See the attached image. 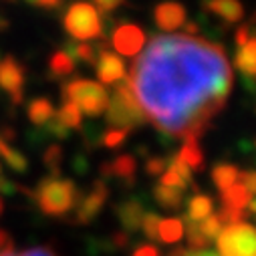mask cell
Returning a JSON list of instances; mask_svg holds the SVG:
<instances>
[{"label": "cell", "mask_w": 256, "mask_h": 256, "mask_svg": "<svg viewBox=\"0 0 256 256\" xmlns=\"http://www.w3.org/2000/svg\"><path fill=\"white\" fill-rule=\"evenodd\" d=\"M130 85L144 117L160 132L198 140L232 89L220 44L190 34H160L136 56Z\"/></svg>", "instance_id": "6da1fadb"}, {"label": "cell", "mask_w": 256, "mask_h": 256, "mask_svg": "<svg viewBox=\"0 0 256 256\" xmlns=\"http://www.w3.org/2000/svg\"><path fill=\"white\" fill-rule=\"evenodd\" d=\"M32 200L40 208L42 214L60 218L79 204V190L71 180H62L56 176H48L38 182L34 192H30Z\"/></svg>", "instance_id": "7a4b0ae2"}, {"label": "cell", "mask_w": 256, "mask_h": 256, "mask_svg": "<svg viewBox=\"0 0 256 256\" xmlns=\"http://www.w3.org/2000/svg\"><path fill=\"white\" fill-rule=\"evenodd\" d=\"M107 121L109 125H113V130H125V132L134 130V127L146 121L144 111L140 109L134 89L127 79L115 83L113 95L107 101Z\"/></svg>", "instance_id": "3957f363"}, {"label": "cell", "mask_w": 256, "mask_h": 256, "mask_svg": "<svg viewBox=\"0 0 256 256\" xmlns=\"http://www.w3.org/2000/svg\"><path fill=\"white\" fill-rule=\"evenodd\" d=\"M62 97L65 103H73L79 111H85L89 117H97L107 109L109 95L103 85L89 79H75L62 85Z\"/></svg>", "instance_id": "277c9868"}, {"label": "cell", "mask_w": 256, "mask_h": 256, "mask_svg": "<svg viewBox=\"0 0 256 256\" xmlns=\"http://www.w3.org/2000/svg\"><path fill=\"white\" fill-rule=\"evenodd\" d=\"M62 24H65V30L77 40L99 38L103 32L101 16L89 2H73L65 12Z\"/></svg>", "instance_id": "5b68a950"}, {"label": "cell", "mask_w": 256, "mask_h": 256, "mask_svg": "<svg viewBox=\"0 0 256 256\" xmlns=\"http://www.w3.org/2000/svg\"><path fill=\"white\" fill-rule=\"evenodd\" d=\"M216 244L218 256H256V228L248 222L224 226Z\"/></svg>", "instance_id": "8992f818"}, {"label": "cell", "mask_w": 256, "mask_h": 256, "mask_svg": "<svg viewBox=\"0 0 256 256\" xmlns=\"http://www.w3.org/2000/svg\"><path fill=\"white\" fill-rule=\"evenodd\" d=\"M22 85H24V69L20 67V62L8 54L0 60V89H4L10 95L12 103L22 101Z\"/></svg>", "instance_id": "52a82bcc"}, {"label": "cell", "mask_w": 256, "mask_h": 256, "mask_svg": "<svg viewBox=\"0 0 256 256\" xmlns=\"http://www.w3.org/2000/svg\"><path fill=\"white\" fill-rule=\"evenodd\" d=\"M107 196H109L107 186H105L101 180L95 182L89 194H87L83 200H79L77 214H75V222H79V224H89V222L101 212V208L105 206Z\"/></svg>", "instance_id": "ba28073f"}, {"label": "cell", "mask_w": 256, "mask_h": 256, "mask_svg": "<svg viewBox=\"0 0 256 256\" xmlns=\"http://www.w3.org/2000/svg\"><path fill=\"white\" fill-rule=\"evenodd\" d=\"M111 42L117 52H121L125 56H136L146 42V34L136 24H121L113 30Z\"/></svg>", "instance_id": "9c48e42d"}, {"label": "cell", "mask_w": 256, "mask_h": 256, "mask_svg": "<svg viewBox=\"0 0 256 256\" xmlns=\"http://www.w3.org/2000/svg\"><path fill=\"white\" fill-rule=\"evenodd\" d=\"M97 75L101 79V83H107V85H115V81H123L125 79V65L123 60L111 52V50H105L99 48V56H97Z\"/></svg>", "instance_id": "30bf717a"}, {"label": "cell", "mask_w": 256, "mask_h": 256, "mask_svg": "<svg viewBox=\"0 0 256 256\" xmlns=\"http://www.w3.org/2000/svg\"><path fill=\"white\" fill-rule=\"evenodd\" d=\"M154 16H156V24L166 32L178 30L182 24H186V8L180 2H164L156 6Z\"/></svg>", "instance_id": "8fae6325"}, {"label": "cell", "mask_w": 256, "mask_h": 256, "mask_svg": "<svg viewBox=\"0 0 256 256\" xmlns=\"http://www.w3.org/2000/svg\"><path fill=\"white\" fill-rule=\"evenodd\" d=\"M101 174L103 176H111V178H117L121 182H127V184H134L136 180V160L132 156H119L115 158L113 162L105 164L101 168Z\"/></svg>", "instance_id": "7c38bea8"}, {"label": "cell", "mask_w": 256, "mask_h": 256, "mask_svg": "<svg viewBox=\"0 0 256 256\" xmlns=\"http://www.w3.org/2000/svg\"><path fill=\"white\" fill-rule=\"evenodd\" d=\"M117 216H119L121 226L127 232H136L142 228V220L146 214H144V208L138 200H127L117 208Z\"/></svg>", "instance_id": "4fadbf2b"}, {"label": "cell", "mask_w": 256, "mask_h": 256, "mask_svg": "<svg viewBox=\"0 0 256 256\" xmlns=\"http://www.w3.org/2000/svg\"><path fill=\"white\" fill-rule=\"evenodd\" d=\"M206 8L228 22H240L244 18V8L238 0H206Z\"/></svg>", "instance_id": "5bb4252c"}, {"label": "cell", "mask_w": 256, "mask_h": 256, "mask_svg": "<svg viewBox=\"0 0 256 256\" xmlns=\"http://www.w3.org/2000/svg\"><path fill=\"white\" fill-rule=\"evenodd\" d=\"M220 200H222V208H226V210H236V212H244V208L248 206V202H250L252 198H250V194L246 192L244 186L234 184V186H230L228 190L222 192Z\"/></svg>", "instance_id": "9a60e30c"}, {"label": "cell", "mask_w": 256, "mask_h": 256, "mask_svg": "<svg viewBox=\"0 0 256 256\" xmlns=\"http://www.w3.org/2000/svg\"><path fill=\"white\" fill-rule=\"evenodd\" d=\"M236 67L246 79L256 77V38H250L244 46H240L236 54Z\"/></svg>", "instance_id": "2e32d148"}, {"label": "cell", "mask_w": 256, "mask_h": 256, "mask_svg": "<svg viewBox=\"0 0 256 256\" xmlns=\"http://www.w3.org/2000/svg\"><path fill=\"white\" fill-rule=\"evenodd\" d=\"M180 162L186 164L190 170H202V164H204V156L200 152V146H198V140L190 138L184 142V148L180 150L178 154Z\"/></svg>", "instance_id": "e0dca14e"}, {"label": "cell", "mask_w": 256, "mask_h": 256, "mask_svg": "<svg viewBox=\"0 0 256 256\" xmlns=\"http://www.w3.org/2000/svg\"><path fill=\"white\" fill-rule=\"evenodd\" d=\"M52 117H54V109H52V103L48 99L38 97V99L30 101V105H28V119L34 125H44Z\"/></svg>", "instance_id": "ac0fdd59"}, {"label": "cell", "mask_w": 256, "mask_h": 256, "mask_svg": "<svg viewBox=\"0 0 256 256\" xmlns=\"http://www.w3.org/2000/svg\"><path fill=\"white\" fill-rule=\"evenodd\" d=\"M154 198L156 202L166 208V210H178L182 206V200H184V194L182 190H176V188H168V186H158L154 190Z\"/></svg>", "instance_id": "d6986e66"}, {"label": "cell", "mask_w": 256, "mask_h": 256, "mask_svg": "<svg viewBox=\"0 0 256 256\" xmlns=\"http://www.w3.org/2000/svg\"><path fill=\"white\" fill-rule=\"evenodd\" d=\"M184 236V222L178 218H166L160 220L158 226V238L166 244H176Z\"/></svg>", "instance_id": "ffe728a7"}, {"label": "cell", "mask_w": 256, "mask_h": 256, "mask_svg": "<svg viewBox=\"0 0 256 256\" xmlns=\"http://www.w3.org/2000/svg\"><path fill=\"white\" fill-rule=\"evenodd\" d=\"M212 210H214V204L208 196H194L190 202V206H188L186 218L192 220V222H202L208 216H212Z\"/></svg>", "instance_id": "44dd1931"}, {"label": "cell", "mask_w": 256, "mask_h": 256, "mask_svg": "<svg viewBox=\"0 0 256 256\" xmlns=\"http://www.w3.org/2000/svg\"><path fill=\"white\" fill-rule=\"evenodd\" d=\"M48 69H50V75L52 77H67L75 71V60L65 52V50H56L52 56H50V62H48Z\"/></svg>", "instance_id": "7402d4cb"}, {"label": "cell", "mask_w": 256, "mask_h": 256, "mask_svg": "<svg viewBox=\"0 0 256 256\" xmlns=\"http://www.w3.org/2000/svg\"><path fill=\"white\" fill-rule=\"evenodd\" d=\"M212 180H214L216 188L220 192H224V190H228L230 186L236 184V180H238V168H234L230 164H220V166H216L212 170Z\"/></svg>", "instance_id": "603a6c76"}, {"label": "cell", "mask_w": 256, "mask_h": 256, "mask_svg": "<svg viewBox=\"0 0 256 256\" xmlns=\"http://www.w3.org/2000/svg\"><path fill=\"white\" fill-rule=\"evenodd\" d=\"M0 158H2L14 172H18V174H24L26 170H28V160L18 152V150H14V148H10L8 144H4L2 140H0Z\"/></svg>", "instance_id": "cb8c5ba5"}, {"label": "cell", "mask_w": 256, "mask_h": 256, "mask_svg": "<svg viewBox=\"0 0 256 256\" xmlns=\"http://www.w3.org/2000/svg\"><path fill=\"white\" fill-rule=\"evenodd\" d=\"M54 119L62 125L67 127V130H75V127H81V111L77 105L73 103H65L60 107V111L54 115Z\"/></svg>", "instance_id": "d4e9b609"}, {"label": "cell", "mask_w": 256, "mask_h": 256, "mask_svg": "<svg viewBox=\"0 0 256 256\" xmlns=\"http://www.w3.org/2000/svg\"><path fill=\"white\" fill-rule=\"evenodd\" d=\"M65 52L73 58V60H83V62H91V65H95L97 62V52L93 46L85 44V42H67L65 44Z\"/></svg>", "instance_id": "484cf974"}, {"label": "cell", "mask_w": 256, "mask_h": 256, "mask_svg": "<svg viewBox=\"0 0 256 256\" xmlns=\"http://www.w3.org/2000/svg\"><path fill=\"white\" fill-rule=\"evenodd\" d=\"M198 228H200L202 236H204L208 242H210V240H216L218 234L222 232V224H220V220L216 218V214H212V216H208L206 220L198 222Z\"/></svg>", "instance_id": "4316f807"}, {"label": "cell", "mask_w": 256, "mask_h": 256, "mask_svg": "<svg viewBox=\"0 0 256 256\" xmlns=\"http://www.w3.org/2000/svg\"><path fill=\"white\" fill-rule=\"evenodd\" d=\"M42 160H44L46 168L52 172V176H56L58 168H60V162H62V150L58 146H48L44 156H42Z\"/></svg>", "instance_id": "83f0119b"}, {"label": "cell", "mask_w": 256, "mask_h": 256, "mask_svg": "<svg viewBox=\"0 0 256 256\" xmlns=\"http://www.w3.org/2000/svg\"><path fill=\"white\" fill-rule=\"evenodd\" d=\"M127 134H130V132H125V130H109V132H105V134H103L101 142H103V146H105V148L113 150V148H119V146L125 142Z\"/></svg>", "instance_id": "f1b7e54d"}, {"label": "cell", "mask_w": 256, "mask_h": 256, "mask_svg": "<svg viewBox=\"0 0 256 256\" xmlns=\"http://www.w3.org/2000/svg\"><path fill=\"white\" fill-rule=\"evenodd\" d=\"M158 226H160V218L158 214H146L142 220V228L146 232V236L150 240H158Z\"/></svg>", "instance_id": "f546056e"}, {"label": "cell", "mask_w": 256, "mask_h": 256, "mask_svg": "<svg viewBox=\"0 0 256 256\" xmlns=\"http://www.w3.org/2000/svg\"><path fill=\"white\" fill-rule=\"evenodd\" d=\"M162 186H168V188H176V190H184L188 184L174 172V170H168L164 176H162Z\"/></svg>", "instance_id": "4dcf8cb0"}, {"label": "cell", "mask_w": 256, "mask_h": 256, "mask_svg": "<svg viewBox=\"0 0 256 256\" xmlns=\"http://www.w3.org/2000/svg\"><path fill=\"white\" fill-rule=\"evenodd\" d=\"M238 180H240V186L246 188V192L252 196H256V172H238Z\"/></svg>", "instance_id": "1f68e13d"}, {"label": "cell", "mask_w": 256, "mask_h": 256, "mask_svg": "<svg viewBox=\"0 0 256 256\" xmlns=\"http://www.w3.org/2000/svg\"><path fill=\"white\" fill-rule=\"evenodd\" d=\"M170 162H172V164H170V170H174V172H176V174H178V176H180V178H182V180L188 184V182L192 180V170H190L186 164H182L178 156H174Z\"/></svg>", "instance_id": "d6a6232c"}, {"label": "cell", "mask_w": 256, "mask_h": 256, "mask_svg": "<svg viewBox=\"0 0 256 256\" xmlns=\"http://www.w3.org/2000/svg\"><path fill=\"white\" fill-rule=\"evenodd\" d=\"M123 2V0H95V10L97 12H103V14H109L111 10H115L119 4Z\"/></svg>", "instance_id": "836d02e7"}, {"label": "cell", "mask_w": 256, "mask_h": 256, "mask_svg": "<svg viewBox=\"0 0 256 256\" xmlns=\"http://www.w3.org/2000/svg\"><path fill=\"white\" fill-rule=\"evenodd\" d=\"M164 168H166V160H162V158H152V160L148 162V166H146V172H148L150 176H158V174L164 172Z\"/></svg>", "instance_id": "e575fe53"}, {"label": "cell", "mask_w": 256, "mask_h": 256, "mask_svg": "<svg viewBox=\"0 0 256 256\" xmlns=\"http://www.w3.org/2000/svg\"><path fill=\"white\" fill-rule=\"evenodd\" d=\"M234 38H236V44H238V46H244V44L250 40V26H248V24L240 26V28L236 30V36H234Z\"/></svg>", "instance_id": "d590c367"}, {"label": "cell", "mask_w": 256, "mask_h": 256, "mask_svg": "<svg viewBox=\"0 0 256 256\" xmlns=\"http://www.w3.org/2000/svg\"><path fill=\"white\" fill-rule=\"evenodd\" d=\"M12 256H56L50 248H30V250H24L20 254H12Z\"/></svg>", "instance_id": "8d00e7d4"}, {"label": "cell", "mask_w": 256, "mask_h": 256, "mask_svg": "<svg viewBox=\"0 0 256 256\" xmlns=\"http://www.w3.org/2000/svg\"><path fill=\"white\" fill-rule=\"evenodd\" d=\"M134 256H160V250L156 248V246H140L136 252H134Z\"/></svg>", "instance_id": "74e56055"}, {"label": "cell", "mask_w": 256, "mask_h": 256, "mask_svg": "<svg viewBox=\"0 0 256 256\" xmlns=\"http://www.w3.org/2000/svg\"><path fill=\"white\" fill-rule=\"evenodd\" d=\"M62 0H32L30 4L38 6V8H58Z\"/></svg>", "instance_id": "f35d334b"}, {"label": "cell", "mask_w": 256, "mask_h": 256, "mask_svg": "<svg viewBox=\"0 0 256 256\" xmlns=\"http://www.w3.org/2000/svg\"><path fill=\"white\" fill-rule=\"evenodd\" d=\"M182 254H184V256H218V254L212 252V250H192V248H184Z\"/></svg>", "instance_id": "ab89813d"}, {"label": "cell", "mask_w": 256, "mask_h": 256, "mask_svg": "<svg viewBox=\"0 0 256 256\" xmlns=\"http://www.w3.org/2000/svg\"><path fill=\"white\" fill-rule=\"evenodd\" d=\"M248 210H250V212H252V214H256V198H254V200H250V202H248Z\"/></svg>", "instance_id": "60d3db41"}, {"label": "cell", "mask_w": 256, "mask_h": 256, "mask_svg": "<svg viewBox=\"0 0 256 256\" xmlns=\"http://www.w3.org/2000/svg\"><path fill=\"white\" fill-rule=\"evenodd\" d=\"M182 252H184V248H176V250H174L172 254H168V256H184Z\"/></svg>", "instance_id": "b9f144b4"}, {"label": "cell", "mask_w": 256, "mask_h": 256, "mask_svg": "<svg viewBox=\"0 0 256 256\" xmlns=\"http://www.w3.org/2000/svg\"><path fill=\"white\" fill-rule=\"evenodd\" d=\"M6 26H8V22L4 18H0V28H6Z\"/></svg>", "instance_id": "7bdbcfd3"}, {"label": "cell", "mask_w": 256, "mask_h": 256, "mask_svg": "<svg viewBox=\"0 0 256 256\" xmlns=\"http://www.w3.org/2000/svg\"><path fill=\"white\" fill-rule=\"evenodd\" d=\"M2 208H4V206H2V200H0V214H2Z\"/></svg>", "instance_id": "ee69618b"}, {"label": "cell", "mask_w": 256, "mask_h": 256, "mask_svg": "<svg viewBox=\"0 0 256 256\" xmlns=\"http://www.w3.org/2000/svg\"><path fill=\"white\" fill-rule=\"evenodd\" d=\"M26 2H32V0H26Z\"/></svg>", "instance_id": "f6af8a7d"}, {"label": "cell", "mask_w": 256, "mask_h": 256, "mask_svg": "<svg viewBox=\"0 0 256 256\" xmlns=\"http://www.w3.org/2000/svg\"><path fill=\"white\" fill-rule=\"evenodd\" d=\"M254 20H256V16H254Z\"/></svg>", "instance_id": "bcb514c9"}]
</instances>
